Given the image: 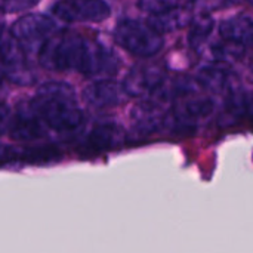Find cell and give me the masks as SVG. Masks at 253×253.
<instances>
[{"label":"cell","instance_id":"cell-4","mask_svg":"<svg viewBox=\"0 0 253 253\" xmlns=\"http://www.w3.org/2000/svg\"><path fill=\"white\" fill-rule=\"evenodd\" d=\"M216 110V102L211 96L194 95L176 101L173 108L168 113L165 126L178 133L194 132L197 125L209 119Z\"/></svg>","mask_w":253,"mask_h":253},{"label":"cell","instance_id":"cell-15","mask_svg":"<svg viewBox=\"0 0 253 253\" xmlns=\"http://www.w3.org/2000/svg\"><path fill=\"white\" fill-rule=\"evenodd\" d=\"M125 141L126 133L122 126L114 122H102L89 132L86 145L92 151H107L123 145Z\"/></svg>","mask_w":253,"mask_h":253},{"label":"cell","instance_id":"cell-20","mask_svg":"<svg viewBox=\"0 0 253 253\" xmlns=\"http://www.w3.org/2000/svg\"><path fill=\"white\" fill-rule=\"evenodd\" d=\"M37 98H64L76 99L74 87L65 82H46L37 87Z\"/></svg>","mask_w":253,"mask_h":253},{"label":"cell","instance_id":"cell-14","mask_svg":"<svg viewBox=\"0 0 253 253\" xmlns=\"http://www.w3.org/2000/svg\"><path fill=\"white\" fill-rule=\"evenodd\" d=\"M219 36L224 42L239 47L253 49V18L249 15H234L219 24Z\"/></svg>","mask_w":253,"mask_h":253},{"label":"cell","instance_id":"cell-19","mask_svg":"<svg viewBox=\"0 0 253 253\" xmlns=\"http://www.w3.org/2000/svg\"><path fill=\"white\" fill-rule=\"evenodd\" d=\"M58 157H59V151L52 145L15 150V160H22L28 163H46V162H53Z\"/></svg>","mask_w":253,"mask_h":253},{"label":"cell","instance_id":"cell-23","mask_svg":"<svg viewBox=\"0 0 253 253\" xmlns=\"http://www.w3.org/2000/svg\"><path fill=\"white\" fill-rule=\"evenodd\" d=\"M36 3L34 1H18V0H12V1H1L0 3V10L6 12V13H15V12H22L27 10L30 7H33Z\"/></svg>","mask_w":253,"mask_h":253},{"label":"cell","instance_id":"cell-16","mask_svg":"<svg viewBox=\"0 0 253 253\" xmlns=\"http://www.w3.org/2000/svg\"><path fill=\"white\" fill-rule=\"evenodd\" d=\"M188 7H191V4L182 3L181 6H178L175 9H170V10H166V12H162L157 15H150L147 24L162 36L166 33L176 31L190 24L191 15H190Z\"/></svg>","mask_w":253,"mask_h":253},{"label":"cell","instance_id":"cell-18","mask_svg":"<svg viewBox=\"0 0 253 253\" xmlns=\"http://www.w3.org/2000/svg\"><path fill=\"white\" fill-rule=\"evenodd\" d=\"M213 27H215V21L212 16H209V15L197 16L190 27V33H188L190 46L194 50H200L206 44L208 39L211 37Z\"/></svg>","mask_w":253,"mask_h":253},{"label":"cell","instance_id":"cell-13","mask_svg":"<svg viewBox=\"0 0 253 253\" xmlns=\"http://www.w3.org/2000/svg\"><path fill=\"white\" fill-rule=\"evenodd\" d=\"M9 135L12 139L19 142L36 141L46 135L44 125L37 116V113L34 111L31 104L21 107L18 113L13 116L9 126Z\"/></svg>","mask_w":253,"mask_h":253},{"label":"cell","instance_id":"cell-3","mask_svg":"<svg viewBox=\"0 0 253 253\" xmlns=\"http://www.w3.org/2000/svg\"><path fill=\"white\" fill-rule=\"evenodd\" d=\"M31 105L43 125L55 132L70 133L84 123V114L77 107L76 99L36 96Z\"/></svg>","mask_w":253,"mask_h":253},{"label":"cell","instance_id":"cell-5","mask_svg":"<svg viewBox=\"0 0 253 253\" xmlns=\"http://www.w3.org/2000/svg\"><path fill=\"white\" fill-rule=\"evenodd\" d=\"M56 33L55 21L44 13H25L12 24L10 36L28 52H37Z\"/></svg>","mask_w":253,"mask_h":253},{"label":"cell","instance_id":"cell-26","mask_svg":"<svg viewBox=\"0 0 253 253\" xmlns=\"http://www.w3.org/2000/svg\"><path fill=\"white\" fill-rule=\"evenodd\" d=\"M252 73H253V67H252Z\"/></svg>","mask_w":253,"mask_h":253},{"label":"cell","instance_id":"cell-10","mask_svg":"<svg viewBox=\"0 0 253 253\" xmlns=\"http://www.w3.org/2000/svg\"><path fill=\"white\" fill-rule=\"evenodd\" d=\"M196 82L200 87L213 93H221V92L233 93L236 92L237 74L230 67V64L213 61V62L203 64L199 68Z\"/></svg>","mask_w":253,"mask_h":253},{"label":"cell","instance_id":"cell-12","mask_svg":"<svg viewBox=\"0 0 253 253\" xmlns=\"http://www.w3.org/2000/svg\"><path fill=\"white\" fill-rule=\"evenodd\" d=\"M83 99L93 108H111L123 104L127 99V95L122 84L108 79L87 84L83 89Z\"/></svg>","mask_w":253,"mask_h":253},{"label":"cell","instance_id":"cell-11","mask_svg":"<svg viewBox=\"0 0 253 253\" xmlns=\"http://www.w3.org/2000/svg\"><path fill=\"white\" fill-rule=\"evenodd\" d=\"M168 110L165 108V102L153 98V99H144L139 104H136L130 111V120L136 132L148 135L153 132H157L160 127L165 126Z\"/></svg>","mask_w":253,"mask_h":253},{"label":"cell","instance_id":"cell-6","mask_svg":"<svg viewBox=\"0 0 253 253\" xmlns=\"http://www.w3.org/2000/svg\"><path fill=\"white\" fill-rule=\"evenodd\" d=\"M166 83V71L159 64H138L123 79V90L127 96H154Z\"/></svg>","mask_w":253,"mask_h":253},{"label":"cell","instance_id":"cell-24","mask_svg":"<svg viewBox=\"0 0 253 253\" xmlns=\"http://www.w3.org/2000/svg\"><path fill=\"white\" fill-rule=\"evenodd\" d=\"M9 119V108L4 102L0 101V126H3Z\"/></svg>","mask_w":253,"mask_h":253},{"label":"cell","instance_id":"cell-9","mask_svg":"<svg viewBox=\"0 0 253 253\" xmlns=\"http://www.w3.org/2000/svg\"><path fill=\"white\" fill-rule=\"evenodd\" d=\"M53 15L67 22H99L110 16V4L101 0L58 1L52 7Z\"/></svg>","mask_w":253,"mask_h":253},{"label":"cell","instance_id":"cell-25","mask_svg":"<svg viewBox=\"0 0 253 253\" xmlns=\"http://www.w3.org/2000/svg\"><path fill=\"white\" fill-rule=\"evenodd\" d=\"M4 36V19L0 16V39Z\"/></svg>","mask_w":253,"mask_h":253},{"label":"cell","instance_id":"cell-1","mask_svg":"<svg viewBox=\"0 0 253 253\" xmlns=\"http://www.w3.org/2000/svg\"><path fill=\"white\" fill-rule=\"evenodd\" d=\"M87 39L74 33H55L40 47L39 64L47 71H79L82 68Z\"/></svg>","mask_w":253,"mask_h":253},{"label":"cell","instance_id":"cell-8","mask_svg":"<svg viewBox=\"0 0 253 253\" xmlns=\"http://www.w3.org/2000/svg\"><path fill=\"white\" fill-rule=\"evenodd\" d=\"M120 67V58L107 43L89 40L82 62L80 73L99 80H108L117 73Z\"/></svg>","mask_w":253,"mask_h":253},{"label":"cell","instance_id":"cell-21","mask_svg":"<svg viewBox=\"0 0 253 253\" xmlns=\"http://www.w3.org/2000/svg\"><path fill=\"white\" fill-rule=\"evenodd\" d=\"M243 53V47H239L233 43L228 42H221V43H215L212 47V55H213V61L216 62H224L228 64L230 59H239Z\"/></svg>","mask_w":253,"mask_h":253},{"label":"cell","instance_id":"cell-7","mask_svg":"<svg viewBox=\"0 0 253 253\" xmlns=\"http://www.w3.org/2000/svg\"><path fill=\"white\" fill-rule=\"evenodd\" d=\"M0 74L9 82L28 86L33 84L36 77L25 62V52L19 43L9 34L0 39Z\"/></svg>","mask_w":253,"mask_h":253},{"label":"cell","instance_id":"cell-2","mask_svg":"<svg viewBox=\"0 0 253 253\" xmlns=\"http://www.w3.org/2000/svg\"><path fill=\"white\" fill-rule=\"evenodd\" d=\"M114 40L129 53L138 58H151L157 55L165 44L163 36L154 31L148 24L138 19H122L114 28Z\"/></svg>","mask_w":253,"mask_h":253},{"label":"cell","instance_id":"cell-17","mask_svg":"<svg viewBox=\"0 0 253 253\" xmlns=\"http://www.w3.org/2000/svg\"><path fill=\"white\" fill-rule=\"evenodd\" d=\"M225 110L230 119L253 120V92H233L228 95Z\"/></svg>","mask_w":253,"mask_h":253},{"label":"cell","instance_id":"cell-22","mask_svg":"<svg viewBox=\"0 0 253 253\" xmlns=\"http://www.w3.org/2000/svg\"><path fill=\"white\" fill-rule=\"evenodd\" d=\"M182 3L178 1H154V0H145V1H139L138 7L142 9L144 12L150 13V15H157L170 9H175L178 6H181Z\"/></svg>","mask_w":253,"mask_h":253}]
</instances>
